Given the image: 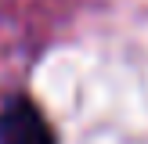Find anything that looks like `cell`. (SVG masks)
<instances>
[{"label":"cell","mask_w":148,"mask_h":144,"mask_svg":"<svg viewBox=\"0 0 148 144\" xmlns=\"http://www.w3.org/2000/svg\"><path fill=\"white\" fill-rule=\"evenodd\" d=\"M0 144H54L43 115L25 101H14L0 112Z\"/></svg>","instance_id":"obj_1"}]
</instances>
